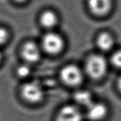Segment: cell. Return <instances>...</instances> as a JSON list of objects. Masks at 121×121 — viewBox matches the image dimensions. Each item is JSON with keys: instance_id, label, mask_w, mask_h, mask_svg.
Returning <instances> with one entry per match:
<instances>
[{"instance_id": "cell-1", "label": "cell", "mask_w": 121, "mask_h": 121, "mask_svg": "<svg viewBox=\"0 0 121 121\" xmlns=\"http://www.w3.org/2000/svg\"><path fill=\"white\" fill-rule=\"evenodd\" d=\"M108 64L106 59L99 54L90 56L85 64V70L89 77L93 79H100L105 76Z\"/></svg>"}, {"instance_id": "cell-2", "label": "cell", "mask_w": 121, "mask_h": 121, "mask_svg": "<svg viewBox=\"0 0 121 121\" xmlns=\"http://www.w3.org/2000/svg\"><path fill=\"white\" fill-rule=\"evenodd\" d=\"M64 47L63 39L60 34L55 32L47 33L41 40V49L50 54H59L63 50Z\"/></svg>"}, {"instance_id": "cell-3", "label": "cell", "mask_w": 121, "mask_h": 121, "mask_svg": "<svg viewBox=\"0 0 121 121\" xmlns=\"http://www.w3.org/2000/svg\"><path fill=\"white\" fill-rule=\"evenodd\" d=\"M60 77L61 80L65 85L74 87L79 85L82 82L83 74L78 66L68 65L61 69Z\"/></svg>"}, {"instance_id": "cell-4", "label": "cell", "mask_w": 121, "mask_h": 121, "mask_svg": "<svg viewBox=\"0 0 121 121\" xmlns=\"http://www.w3.org/2000/svg\"><path fill=\"white\" fill-rule=\"evenodd\" d=\"M21 93L22 98L31 104L40 102L44 96L42 86L35 81L26 83L21 87Z\"/></svg>"}, {"instance_id": "cell-5", "label": "cell", "mask_w": 121, "mask_h": 121, "mask_svg": "<svg viewBox=\"0 0 121 121\" xmlns=\"http://www.w3.org/2000/svg\"><path fill=\"white\" fill-rule=\"evenodd\" d=\"M41 46L34 41H27L22 45L21 54L22 59L27 64L34 63L39 61L41 56Z\"/></svg>"}, {"instance_id": "cell-6", "label": "cell", "mask_w": 121, "mask_h": 121, "mask_svg": "<svg viewBox=\"0 0 121 121\" xmlns=\"http://www.w3.org/2000/svg\"><path fill=\"white\" fill-rule=\"evenodd\" d=\"M84 115L80 109L74 105L64 106L59 111L55 121H83Z\"/></svg>"}, {"instance_id": "cell-7", "label": "cell", "mask_w": 121, "mask_h": 121, "mask_svg": "<svg viewBox=\"0 0 121 121\" xmlns=\"http://www.w3.org/2000/svg\"><path fill=\"white\" fill-rule=\"evenodd\" d=\"M108 109L105 104L94 102L86 107V118L90 121H102L106 118Z\"/></svg>"}, {"instance_id": "cell-8", "label": "cell", "mask_w": 121, "mask_h": 121, "mask_svg": "<svg viewBox=\"0 0 121 121\" xmlns=\"http://www.w3.org/2000/svg\"><path fill=\"white\" fill-rule=\"evenodd\" d=\"M87 5L91 13L96 16L103 17L111 11L112 0H87Z\"/></svg>"}, {"instance_id": "cell-9", "label": "cell", "mask_w": 121, "mask_h": 121, "mask_svg": "<svg viewBox=\"0 0 121 121\" xmlns=\"http://www.w3.org/2000/svg\"><path fill=\"white\" fill-rule=\"evenodd\" d=\"M98 48L103 52H108L112 49L115 45V39L113 35L108 32L100 33L96 40Z\"/></svg>"}, {"instance_id": "cell-10", "label": "cell", "mask_w": 121, "mask_h": 121, "mask_svg": "<svg viewBox=\"0 0 121 121\" xmlns=\"http://www.w3.org/2000/svg\"><path fill=\"white\" fill-rule=\"evenodd\" d=\"M40 24L47 28H53L59 22V17L55 11L47 9L43 12L40 16Z\"/></svg>"}, {"instance_id": "cell-11", "label": "cell", "mask_w": 121, "mask_h": 121, "mask_svg": "<svg viewBox=\"0 0 121 121\" xmlns=\"http://www.w3.org/2000/svg\"><path fill=\"white\" fill-rule=\"evenodd\" d=\"M74 99L77 104L87 107L93 102L92 96L89 91L80 90L74 95Z\"/></svg>"}, {"instance_id": "cell-12", "label": "cell", "mask_w": 121, "mask_h": 121, "mask_svg": "<svg viewBox=\"0 0 121 121\" xmlns=\"http://www.w3.org/2000/svg\"><path fill=\"white\" fill-rule=\"evenodd\" d=\"M111 62L116 68L121 69V49L118 50L112 53Z\"/></svg>"}, {"instance_id": "cell-13", "label": "cell", "mask_w": 121, "mask_h": 121, "mask_svg": "<svg viewBox=\"0 0 121 121\" xmlns=\"http://www.w3.org/2000/svg\"><path fill=\"white\" fill-rule=\"evenodd\" d=\"M30 73V67L27 65V63L20 65L17 69V74L20 78H26L28 76Z\"/></svg>"}, {"instance_id": "cell-14", "label": "cell", "mask_w": 121, "mask_h": 121, "mask_svg": "<svg viewBox=\"0 0 121 121\" xmlns=\"http://www.w3.org/2000/svg\"><path fill=\"white\" fill-rule=\"evenodd\" d=\"M9 34L5 28L0 27V46L4 44L8 39Z\"/></svg>"}, {"instance_id": "cell-15", "label": "cell", "mask_w": 121, "mask_h": 121, "mask_svg": "<svg viewBox=\"0 0 121 121\" xmlns=\"http://www.w3.org/2000/svg\"><path fill=\"white\" fill-rule=\"evenodd\" d=\"M117 87L118 90L121 92V75L118 78V80L117 81Z\"/></svg>"}, {"instance_id": "cell-16", "label": "cell", "mask_w": 121, "mask_h": 121, "mask_svg": "<svg viewBox=\"0 0 121 121\" xmlns=\"http://www.w3.org/2000/svg\"><path fill=\"white\" fill-rule=\"evenodd\" d=\"M15 3L18 4H22L26 3V2L28 1V0H13Z\"/></svg>"}, {"instance_id": "cell-17", "label": "cell", "mask_w": 121, "mask_h": 121, "mask_svg": "<svg viewBox=\"0 0 121 121\" xmlns=\"http://www.w3.org/2000/svg\"><path fill=\"white\" fill-rule=\"evenodd\" d=\"M2 54H1V53H0V63H1V60H2Z\"/></svg>"}]
</instances>
